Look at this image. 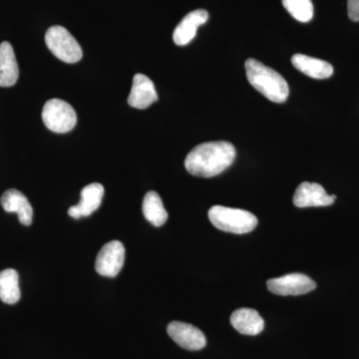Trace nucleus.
Segmentation results:
<instances>
[{
    "label": "nucleus",
    "mask_w": 359,
    "mask_h": 359,
    "mask_svg": "<svg viewBox=\"0 0 359 359\" xmlns=\"http://www.w3.org/2000/svg\"><path fill=\"white\" fill-rule=\"evenodd\" d=\"M236 155L235 146L230 142H207L189 153L185 167L193 176L212 178L228 169L235 161Z\"/></svg>",
    "instance_id": "f257e3e1"
},
{
    "label": "nucleus",
    "mask_w": 359,
    "mask_h": 359,
    "mask_svg": "<svg viewBox=\"0 0 359 359\" xmlns=\"http://www.w3.org/2000/svg\"><path fill=\"white\" fill-rule=\"evenodd\" d=\"M245 72L250 85L269 100L283 103L290 95L289 84L285 78L256 59L245 61Z\"/></svg>",
    "instance_id": "f03ea898"
},
{
    "label": "nucleus",
    "mask_w": 359,
    "mask_h": 359,
    "mask_svg": "<svg viewBox=\"0 0 359 359\" xmlns=\"http://www.w3.org/2000/svg\"><path fill=\"white\" fill-rule=\"evenodd\" d=\"M209 219L219 230L238 235L250 233L257 226V217L252 212L224 205L212 207Z\"/></svg>",
    "instance_id": "7ed1b4c3"
},
{
    "label": "nucleus",
    "mask_w": 359,
    "mask_h": 359,
    "mask_svg": "<svg viewBox=\"0 0 359 359\" xmlns=\"http://www.w3.org/2000/svg\"><path fill=\"white\" fill-rule=\"evenodd\" d=\"M45 42L55 57L65 63L81 60L83 52L77 40L62 26H52L45 34Z\"/></svg>",
    "instance_id": "20e7f679"
},
{
    "label": "nucleus",
    "mask_w": 359,
    "mask_h": 359,
    "mask_svg": "<svg viewBox=\"0 0 359 359\" xmlns=\"http://www.w3.org/2000/svg\"><path fill=\"white\" fill-rule=\"evenodd\" d=\"M45 126L55 133H67L74 128L77 115L72 106L60 99H51L42 110Z\"/></svg>",
    "instance_id": "39448f33"
},
{
    "label": "nucleus",
    "mask_w": 359,
    "mask_h": 359,
    "mask_svg": "<svg viewBox=\"0 0 359 359\" xmlns=\"http://www.w3.org/2000/svg\"><path fill=\"white\" fill-rule=\"evenodd\" d=\"M266 285L269 292L283 297L309 294L316 287V282L309 276L299 273L271 278Z\"/></svg>",
    "instance_id": "423d86ee"
},
{
    "label": "nucleus",
    "mask_w": 359,
    "mask_h": 359,
    "mask_svg": "<svg viewBox=\"0 0 359 359\" xmlns=\"http://www.w3.org/2000/svg\"><path fill=\"white\" fill-rule=\"evenodd\" d=\"M125 262V248L119 241H111L104 245L96 257L95 269L99 275L115 278Z\"/></svg>",
    "instance_id": "0eeeda50"
},
{
    "label": "nucleus",
    "mask_w": 359,
    "mask_h": 359,
    "mask_svg": "<svg viewBox=\"0 0 359 359\" xmlns=\"http://www.w3.org/2000/svg\"><path fill=\"white\" fill-rule=\"evenodd\" d=\"M167 332L178 346L187 351H200L207 344V340L202 330L189 323L172 321L168 325Z\"/></svg>",
    "instance_id": "6e6552de"
},
{
    "label": "nucleus",
    "mask_w": 359,
    "mask_h": 359,
    "mask_svg": "<svg viewBox=\"0 0 359 359\" xmlns=\"http://www.w3.org/2000/svg\"><path fill=\"white\" fill-rule=\"evenodd\" d=\"M332 196L327 195L320 184L304 182L297 187L294 195V205L297 208L327 207L334 204Z\"/></svg>",
    "instance_id": "1a4fd4ad"
},
{
    "label": "nucleus",
    "mask_w": 359,
    "mask_h": 359,
    "mask_svg": "<svg viewBox=\"0 0 359 359\" xmlns=\"http://www.w3.org/2000/svg\"><path fill=\"white\" fill-rule=\"evenodd\" d=\"M104 187L99 183H92L81 191L79 204L70 207L68 214L71 218L78 219L81 217H89L97 211L102 204Z\"/></svg>",
    "instance_id": "9d476101"
},
{
    "label": "nucleus",
    "mask_w": 359,
    "mask_h": 359,
    "mask_svg": "<svg viewBox=\"0 0 359 359\" xmlns=\"http://www.w3.org/2000/svg\"><path fill=\"white\" fill-rule=\"evenodd\" d=\"M158 100L155 85L150 78L144 74H136L133 78L128 103L137 109H146Z\"/></svg>",
    "instance_id": "9b49d317"
},
{
    "label": "nucleus",
    "mask_w": 359,
    "mask_h": 359,
    "mask_svg": "<svg viewBox=\"0 0 359 359\" xmlns=\"http://www.w3.org/2000/svg\"><path fill=\"white\" fill-rule=\"evenodd\" d=\"M208 20H209V13L205 9H197L187 14L175 28L173 34L175 43L178 46H185L190 43L195 39L198 28L205 25Z\"/></svg>",
    "instance_id": "f8f14e48"
},
{
    "label": "nucleus",
    "mask_w": 359,
    "mask_h": 359,
    "mask_svg": "<svg viewBox=\"0 0 359 359\" xmlns=\"http://www.w3.org/2000/svg\"><path fill=\"white\" fill-rule=\"evenodd\" d=\"M1 205L7 212H16L18 219L25 226L32 223L33 209L27 198L15 189L7 190L1 196Z\"/></svg>",
    "instance_id": "ddd939ff"
},
{
    "label": "nucleus",
    "mask_w": 359,
    "mask_h": 359,
    "mask_svg": "<svg viewBox=\"0 0 359 359\" xmlns=\"http://www.w3.org/2000/svg\"><path fill=\"white\" fill-rule=\"evenodd\" d=\"M231 323L237 332L245 335H257L264 328V318L256 309H240L233 311Z\"/></svg>",
    "instance_id": "4468645a"
},
{
    "label": "nucleus",
    "mask_w": 359,
    "mask_h": 359,
    "mask_svg": "<svg viewBox=\"0 0 359 359\" xmlns=\"http://www.w3.org/2000/svg\"><path fill=\"white\" fill-rule=\"evenodd\" d=\"M292 63L297 70L313 79H327L334 74V67L330 63L304 54H294Z\"/></svg>",
    "instance_id": "2eb2a0df"
},
{
    "label": "nucleus",
    "mask_w": 359,
    "mask_h": 359,
    "mask_svg": "<svg viewBox=\"0 0 359 359\" xmlns=\"http://www.w3.org/2000/svg\"><path fill=\"white\" fill-rule=\"evenodd\" d=\"M18 76L20 69L13 46L9 42H2L0 44V86H13L18 82Z\"/></svg>",
    "instance_id": "dca6fc26"
},
{
    "label": "nucleus",
    "mask_w": 359,
    "mask_h": 359,
    "mask_svg": "<svg viewBox=\"0 0 359 359\" xmlns=\"http://www.w3.org/2000/svg\"><path fill=\"white\" fill-rule=\"evenodd\" d=\"M20 276L15 269H7L0 271V299L7 304L20 301Z\"/></svg>",
    "instance_id": "f3484780"
},
{
    "label": "nucleus",
    "mask_w": 359,
    "mask_h": 359,
    "mask_svg": "<svg viewBox=\"0 0 359 359\" xmlns=\"http://www.w3.org/2000/svg\"><path fill=\"white\" fill-rule=\"evenodd\" d=\"M143 214L145 219L153 226H161L166 223L168 212L159 194L154 191L146 194L143 201Z\"/></svg>",
    "instance_id": "a211bd4d"
},
{
    "label": "nucleus",
    "mask_w": 359,
    "mask_h": 359,
    "mask_svg": "<svg viewBox=\"0 0 359 359\" xmlns=\"http://www.w3.org/2000/svg\"><path fill=\"white\" fill-rule=\"evenodd\" d=\"M287 13L299 22L306 23L313 20V4L311 0H283Z\"/></svg>",
    "instance_id": "6ab92c4d"
},
{
    "label": "nucleus",
    "mask_w": 359,
    "mask_h": 359,
    "mask_svg": "<svg viewBox=\"0 0 359 359\" xmlns=\"http://www.w3.org/2000/svg\"><path fill=\"white\" fill-rule=\"evenodd\" d=\"M348 18L354 22L359 21V0H347Z\"/></svg>",
    "instance_id": "aec40b11"
}]
</instances>
